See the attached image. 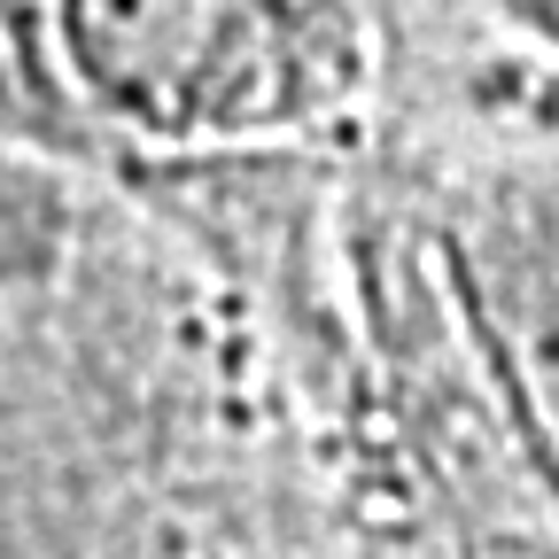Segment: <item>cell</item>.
Listing matches in <instances>:
<instances>
[{"label":"cell","mask_w":559,"mask_h":559,"mask_svg":"<svg viewBox=\"0 0 559 559\" xmlns=\"http://www.w3.org/2000/svg\"><path fill=\"white\" fill-rule=\"evenodd\" d=\"M70 39L148 124H234L272 94L264 0H70Z\"/></svg>","instance_id":"1"},{"label":"cell","mask_w":559,"mask_h":559,"mask_svg":"<svg viewBox=\"0 0 559 559\" xmlns=\"http://www.w3.org/2000/svg\"><path fill=\"white\" fill-rule=\"evenodd\" d=\"M474 288H481L498 366L513 381V404L528 419V443H536L544 474L559 481V226L481 249Z\"/></svg>","instance_id":"2"}]
</instances>
